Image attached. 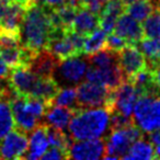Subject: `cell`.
<instances>
[{"instance_id":"cell-1","label":"cell","mask_w":160,"mask_h":160,"mask_svg":"<svg viewBox=\"0 0 160 160\" xmlns=\"http://www.w3.org/2000/svg\"><path fill=\"white\" fill-rule=\"evenodd\" d=\"M52 32L48 8L34 2L25 9L20 28L21 46L33 54L47 49Z\"/></svg>"},{"instance_id":"cell-2","label":"cell","mask_w":160,"mask_h":160,"mask_svg":"<svg viewBox=\"0 0 160 160\" xmlns=\"http://www.w3.org/2000/svg\"><path fill=\"white\" fill-rule=\"evenodd\" d=\"M110 118L111 112L104 107L78 109L69 122V135L76 140L101 138L111 129Z\"/></svg>"},{"instance_id":"cell-3","label":"cell","mask_w":160,"mask_h":160,"mask_svg":"<svg viewBox=\"0 0 160 160\" xmlns=\"http://www.w3.org/2000/svg\"><path fill=\"white\" fill-rule=\"evenodd\" d=\"M133 122L142 132L151 133L160 129V96H140L134 107Z\"/></svg>"},{"instance_id":"cell-4","label":"cell","mask_w":160,"mask_h":160,"mask_svg":"<svg viewBox=\"0 0 160 160\" xmlns=\"http://www.w3.org/2000/svg\"><path fill=\"white\" fill-rule=\"evenodd\" d=\"M142 137V129L134 123L124 128L111 129V133L107 138L105 156L103 159H123L132 145Z\"/></svg>"},{"instance_id":"cell-5","label":"cell","mask_w":160,"mask_h":160,"mask_svg":"<svg viewBox=\"0 0 160 160\" xmlns=\"http://www.w3.org/2000/svg\"><path fill=\"white\" fill-rule=\"evenodd\" d=\"M76 89H77V102L79 109L104 107L109 110L112 89L91 81L80 83Z\"/></svg>"},{"instance_id":"cell-6","label":"cell","mask_w":160,"mask_h":160,"mask_svg":"<svg viewBox=\"0 0 160 160\" xmlns=\"http://www.w3.org/2000/svg\"><path fill=\"white\" fill-rule=\"evenodd\" d=\"M89 67V62L87 58H82L81 56L67 58L65 60H60L57 68L55 69L53 77L56 81H62V83L72 87L86 77V72Z\"/></svg>"},{"instance_id":"cell-7","label":"cell","mask_w":160,"mask_h":160,"mask_svg":"<svg viewBox=\"0 0 160 160\" xmlns=\"http://www.w3.org/2000/svg\"><path fill=\"white\" fill-rule=\"evenodd\" d=\"M140 94L137 88L129 81L125 80L118 88L111 90V108L110 112L118 111L127 116H132L136 102Z\"/></svg>"},{"instance_id":"cell-8","label":"cell","mask_w":160,"mask_h":160,"mask_svg":"<svg viewBox=\"0 0 160 160\" xmlns=\"http://www.w3.org/2000/svg\"><path fill=\"white\" fill-rule=\"evenodd\" d=\"M29 149L27 133L12 129L0 140V159H24Z\"/></svg>"},{"instance_id":"cell-9","label":"cell","mask_w":160,"mask_h":160,"mask_svg":"<svg viewBox=\"0 0 160 160\" xmlns=\"http://www.w3.org/2000/svg\"><path fill=\"white\" fill-rule=\"evenodd\" d=\"M118 65L125 76V79H129L138 71L148 66V62L137 45H127L118 53Z\"/></svg>"},{"instance_id":"cell-10","label":"cell","mask_w":160,"mask_h":160,"mask_svg":"<svg viewBox=\"0 0 160 160\" xmlns=\"http://www.w3.org/2000/svg\"><path fill=\"white\" fill-rule=\"evenodd\" d=\"M85 78L87 79V81L100 83L109 89H115L123 81L126 80L118 64L107 67V68H98V67L90 66L88 67Z\"/></svg>"},{"instance_id":"cell-11","label":"cell","mask_w":160,"mask_h":160,"mask_svg":"<svg viewBox=\"0 0 160 160\" xmlns=\"http://www.w3.org/2000/svg\"><path fill=\"white\" fill-rule=\"evenodd\" d=\"M105 156V142L103 139L78 140L71 144L69 148V159L97 160L103 159Z\"/></svg>"},{"instance_id":"cell-12","label":"cell","mask_w":160,"mask_h":160,"mask_svg":"<svg viewBox=\"0 0 160 160\" xmlns=\"http://www.w3.org/2000/svg\"><path fill=\"white\" fill-rule=\"evenodd\" d=\"M113 33L126 40L129 45H137L144 38L142 27L139 21L134 19L126 12L118 17Z\"/></svg>"},{"instance_id":"cell-13","label":"cell","mask_w":160,"mask_h":160,"mask_svg":"<svg viewBox=\"0 0 160 160\" xmlns=\"http://www.w3.org/2000/svg\"><path fill=\"white\" fill-rule=\"evenodd\" d=\"M24 99L25 96H21L14 92L10 99V105H11L16 127L25 133H29L38 125V120L25 110Z\"/></svg>"},{"instance_id":"cell-14","label":"cell","mask_w":160,"mask_h":160,"mask_svg":"<svg viewBox=\"0 0 160 160\" xmlns=\"http://www.w3.org/2000/svg\"><path fill=\"white\" fill-rule=\"evenodd\" d=\"M8 78L9 86L16 93L21 96H30L38 77L30 69V67L21 66L12 68Z\"/></svg>"},{"instance_id":"cell-15","label":"cell","mask_w":160,"mask_h":160,"mask_svg":"<svg viewBox=\"0 0 160 160\" xmlns=\"http://www.w3.org/2000/svg\"><path fill=\"white\" fill-rule=\"evenodd\" d=\"M47 49L51 53H53L59 60H65L67 58L80 56L64 30H54L52 32Z\"/></svg>"},{"instance_id":"cell-16","label":"cell","mask_w":160,"mask_h":160,"mask_svg":"<svg viewBox=\"0 0 160 160\" xmlns=\"http://www.w3.org/2000/svg\"><path fill=\"white\" fill-rule=\"evenodd\" d=\"M47 128H48V124L41 123L32 131L29 140V149H28L24 159H41V157L45 153L49 146Z\"/></svg>"},{"instance_id":"cell-17","label":"cell","mask_w":160,"mask_h":160,"mask_svg":"<svg viewBox=\"0 0 160 160\" xmlns=\"http://www.w3.org/2000/svg\"><path fill=\"white\" fill-rule=\"evenodd\" d=\"M60 60L48 49L34 54L30 62V69L38 77H53Z\"/></svg>"},{"instance_id":"cell-18","label":"cell","mask_w":160,"mask_h":160,"mask_svg":"<svg viewBox=\"0 0 160 160\" xmlns=\"http://www.w3.org/2000/svg\"><path fill=\"white\" fill-rule=\"evenodd\" d=\"M14 91L10 86L0 93V140L16 127L10 105V99Z\"/></svg>"},{"instance_id":"cell-19","label":"cell","mask_w":160,"mask_h":160,"mask_svg":"<svg viewBox=\"0 0 160 160\" xmlns=\"http://www.w3.org/2000/svg\"><path fill=\"white\" fill-rule=\"evenodd\" d=\"M59 89L60 86L58 85L54 77H38L34 83L30 96L42 99L49 105H52V101L59 91Z\"/></svg>"},{"instance_id":"cell-20","label":"cell","mask_w":160,"mask_h":160,"mask_svg":"<svg viewBox=\"0 0 160 160\" xmlns=\"http://www.w3.org/2000/svg\"><path fill=\"white\" fill-rule=\"evenodd\" d=\"M73 114H75V110L52 104L51 107L47 108L44 118L49 126L62 129V131H66Z\"/></svg>"},{"instance_id":"cell-21","label":"cell","mask_w":160,"mask_h":160,"mask_svg":"<svg viewBox=\"0 0 160 160\" xmlns=\"http://www.w3.org/2000/svg\"><path fill=\"white\" fill-rule=\"evenodd\" d=\"M99 28V14L85 8H79L72 23V30L87 36Z\"/></svg>"},{"instance_id":"cell-22","label":"cell","mask_w":160,"mask_h":160,"mask_svg":"<svg viewBox=\"0 0 160 160\" xmlns=\"http://www.w3.org/2000/svg\"><path fill=\"white\" fill-rule=\"evenodd\" d=\"M87 59L91 66L98 67V68H107V67L118 64V52L112 51L105 46L94 52L93 54L87 55Z\"/></svg>"},{"instance_id":"cell-23","label":"cell","mask_w":160,"mask_h":160,"mask_svg":"<svg viewBox=\"0 0 160 160\" xmlns=\"http://www.w3.org/2000/svg\"><path fill=\"white\" fill-rule=\"evenodd\" d=\"M157 8L151 0H136L125 6V12L139 22L147 19Z\"/></svg>"},{"instance_id":"cell-24","label":"cell","mask_w":160,"mask_h":160,"mask_svg":"<svg viewBox=\"0 0 160 160\" xmlns=\"http://www.w3.org/2000/svg\"><path fill=\"white\" fill-rule=\"evenodd\" d=\"M123 159H155V150L151 142L139 138L131 146L129 150L126 155L123 157Z\"/></svg>"},{"instance_id":"cell-25","label":"cell","mask_w":160,"mask_h":160,"mask_svg":"<svg viewBox=\"0 0 160 160\" xmlns=\"http://www.w3.org/2000/svg\"><path fill=\"white\" fill-rule=\"evenodd\" d=\"M139 47L150 66L160 62V38H142Z\"/></svg>"},{"instance_id":"cell-26","label":"cell","mask_w":160,"mask_h":160,"mask_svg":"<svg viewBox=\"0 0 160 160\" xmlns=\"http://www.w3.org/2000/svg\"><path fill=\"white\" fill-rule=\"evenodd\" d=\"M53 105H59L65 107L71 110H78V102H77V89L73 87H66L60 88L59 91L55 96V98L52 101Z\"/></svg>"},{"instance_id":"cell-27","label":"cell","mask_w":160,"mask_h":160,"mask_svg":"<svg viewBox=\"0 0 160 160\" xmlns=\"http://www.w3.org/2000/svg\"><path fill=\"white\" fill-rule=\"evenodd\" d=\"M47 135H48L49 146L57 147V148L62 149V151H65L68 155L69 159V148L71 146L70 135L65 133V131L55 128V127L49 126V125L48 128H47Z\"/></svg>"},{"instance_id":"cell-28","label":"cell","mask_w":160,"mask_h":160,"mask_svg":"<svg viewBox=\"0 0 160 160\" xmlns=\"http://www.w3.org/2000/svg\"><path fill=\"white\" fill-rule=\"evenodd\" d=\"M107 36L108 34L100 28H98L93 32L88 34L86 36L83 54L85 55H90V54H93L94 52L104 47L105 42H107Z\"/></svg>"},{"instance_id":"cell-29","label":"cell","mask_w":160,"mask_h":160,"mask_svg":"<svg viewBox=\"0 0 160 160\" xmlns=\"http://www.w3.org/2000/svg\"><path fill=\"white\" fill-rule=\"evenodd\" d=\"M144 38H160V9L156 8L155 11L150 14L142 23Z\"/></svg>"},{"instance_id":"cell-30","label":"cell","mask_w":160,"mask_h":160,"mask_svg":"<svg viewBox=\"0 0 160 160\" xmlns=\"http://www.w3.org/2000/svg\"><path fill=\"white\" fill-rule=\"evenodd\" d=\"M24 107L25 110L30 114H32L34 118H36L40 121L44 116L47 108L51 107V105L47 102H45L44 100H42V99L35 98V97H32V96H25Z\"/></svg>"},{"instance_id":"cell-31","label":"cell","mask_w":160,"mask_h":160,"mask_svg":"<svg viewBox=\"0 0 160 160\" xmlns=\"http://www.w3.org/2000/svg\"><path fill=\"white\" fill-rule=\"evenodd\" d=\"M78 9H79L78 7L68 5V3H66V5L62 6V7L56 9L60 17V20H62L65 32L68 31V30H72V23H73V20H75V17H76V13H77Z\"/></svg>"},{"instance_id":"cell-32","label":"cell","mask_w":160,"mask_h":160,"mask_svg":"<svg viewBox=\"0 0 160 160\" xmlns=\"http://www.w3.org/2000/svg\"><path fill=\"white\" fill-rule=\"evenodd\" d=\"M125 6L126 3L123 0H109L100 14H105V16L118 19V17L125 12Z\"/></svg>"},{"instance_id":"cell-33","label":"cell","mask_w":160,"mask_h":160,"mask_svg":"<svg viewBox=\"0 0 160 160\" xmlns=\"http://www.w3.org/2000/svg\"><path fill=\"white\" fill-rule=\"evenodd\" d=\"M133 118L132 116H127L122 114L118 111L111 112V118H110V127L111 129H118L124 128L133 124Z\"/></svg>"},{"instance_id":"cell-34","label":"cell","mask_w":160,"mask_h":160,"mask_svg":"<svg viewBox=\"0 0 160 160\" xmlns=\"http://www.w3.org/2000/svg\"><path fill=\"white\" fill-rule=\"evenodd\" d=\"M127 45H129L128 43H127V41L124 40L123 38H121V36L118 35V34H115V33L108 34L107 42H105V47H108V48L118 53L121 49L126 47Z\"/></svg>"},{"instance_id":"cell-35","label":"cell","mask_w":160,"mask_h":160,"mask_svg":"<svg viewBox=\"0 0 160 160\" xmlns=\"http://www.w3.org/2000/svg\"><path fill=\"white\" fill-rule=\"evenodd\" d=\"M109 0H79L80 8H85L97 14H100Z\"/></svg>"},{"instance_id":"cell-36","label":"cell","mask_w":160,"mask_h":160,"mask_svg":"<svg viewBox=\"0 0 160 160\" xmlns=\"http://www.w3.org/2000/svg\"><path fill=\"white\" fill-rule=\"evenodd\" d=\"M41 159L44 160H58V159H68V155L62 149L57 147H52L51 149L45 151L44 155L41 157Z\"/></svg>"},{"instance_id":"cell-37","label":"cell","mask_w":160,"mask_h":160,"mask_svg":"<svg viewBox=\"0 0 160 160\" xmlns=\"http://www.w3.org/2000/svg\"><path fill=\"white\" fill-rule=\"evenodd\" d=\"M149 67V66H148ZM149 68L152 70V75H153V81H155L156 87L158 88V90L160 91V62L152 65Z\"/></svg>"},{"instance_id":"cell-38","label":"cell","mask_w":160,"mask_h":160,"mask_svg":"<svg viewBox=\"0 0 160 160\" xmlns=\"http://www.w3.org/2000/svg\"><path fill=\"white\" fill-rule=\"evenodd\" d=\"M9 76V67L6 65V62L0 57V81H2L5 78Z\"/></svg>"},{"instance_id":"cell-39","label":"cell","mask_w":160,"mask_h":160,"mask_svg":"<svg viewBox=\"0 0 160 160\" xmlns=\"http://www.w3.org/2000/svg\"><path fill=\"white\" fill-rule=\"evenodd\" d=\"M10 3H11V0H0V23L2 21Z\"/></svg>"},{"instance_id":"cell-40","label":"cell","mask_w":160,"mask_h":160,"mask_svg":"<svg viewBox=\"0 0 160 160\" xmlns=\"http://www.w3.org/2000/svg\"><path fill=\"white\" fill-rule=\"evenodd\" d=\"M149 138H150V142L153 147L160 146V129L155 131V132H151Z\"/></svg>"},{"instance_id":"cell-41","label":"cell","mask_w":160,"mask_h":160,"mask_svg":"<svg viewBox=\"0 0 160 160\" xmlns=\"http://www.w3.org/2000/svg\"><path fill=\"white\" fill-rule=\"evenodd\" d=\"M11 1L14 3H18V5L22 6L24 9H28L30 6H32L34 3L33 0H11Z\"/></svg>"},{"instance_id":"cell-42","label":"cell","mask_w":160,"mask_h":160,"mask_svg":"<svg viewBox=\"0 0 160 160\" xmlns=\"http://www.w3.org/2000/svg\"><path fill=\"white\" fill-rule=\"evenodd\" d=\"M123 1L127 5V3H131V2H133V1H136V0H123Z\"/></svg>"},{"instance_id":"cell-43","label":"cell","mask_w":160,"mask_h":160,"mask_svg":"<svg viewBox=\"0 0 160 160\" xmlns=\"http://www.w3.org/2000/svg\"><path fill=\"white\" fill-rule=\"evenodd\" d=\"M5 89V87H2V86L0 85V93H1V92H2V90Z\"/></svg>"},{"instance_id":"cell-44","label":"cell","mask_w":160,"mask_h":160,"mask_svg":"<svg viewBox=\"0 0 160 160\" xmlns=\"http://www.w3.org/2000/svg\"><path fill=\"white\" fill-rule=\"evenodd\" d=\"M158 1H159V2H158V5H157V8H159L160 9V0H158Z\"/></svg>"}]
</instances>
